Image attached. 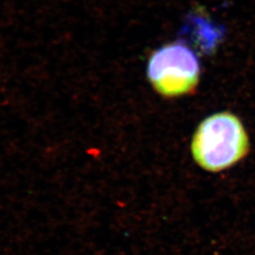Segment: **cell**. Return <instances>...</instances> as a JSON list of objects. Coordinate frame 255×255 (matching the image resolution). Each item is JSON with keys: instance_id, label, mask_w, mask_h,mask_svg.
I'll return each instance as SVG.
<instances>
[{"instance_id": "2", "label": "cell", "mask_w": 255, "mask_h": 255, "mask_svg": "<svg viewBox=\"0 0 255 255\" xmlns=\"http://www.w3.org/2000/svg\"><path fill=\"white\" fill-rule=\"evenodd\" d=\"M146 75L156 91L165 98L187 95L196 89L201 76L198 56L182 41L164 45L149 56Z\"/></svg>"}, {"instance_id": "1", "label": "cell", "mask_w": 255, "mask_h": 255, "mask_svg": "<svg viewBox=\"0 0 255 255\" xmlns=\"http://www.w3.org/2000/svg\"><path fill=\"white\" fill-rule=\"evenodd\" d=\"M250 142L240 119L230 112L204 119L192 138L194 160L203 169L219 172L237 164L249 152Z\"/></svg>"}, {"instance_id": "3", "label": "cell", "mask_w": 255, "mask_h": 255, "mask_svg": "<svg viewBox=\"0 0 255 255\" xmlns=\"http://www.w3.org/2000/svg\"><path fill=\"white\" fill-rule=\"evenodd\" d=\"M224 27L213 22L203 9H194L185 19L181 35L204 54L214 53L224 37Z\"/></svg>"}]
</instances>
